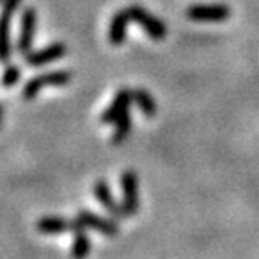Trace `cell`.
<instances>
[{
  "label": "cell",
  "instance_id": "3",
  "mask_svg": "<svg viewBox=\"0 0 259 259\" xmlns=\"http://www.w3.org/2000/svg\"><path fill=\"white\" fill-rule=\"evenodd\" d=\"M126 9H128L132 22L141 25L142 31H144L151 40H164V38H166L167 27L160 18H155L148 9L141 8V6H130V8H126Z\"/></svg>",
  "mask_w": 259,
  "mask_h": 259
},
{
  "label": "cell",
  "instance_id": "14",
  "mask_svg": "<svg viewBox=\"0 0 259 259\" xmlns=\"http://www.w3.org/2000/svg\"><path fill=\"white\" fill-rule=\"evenodd\" d=\"M132 126H134V117H132V112H130V110H126L121 117L115 121V130H113L112 139H110V141H112V144H115V146L122 144V142L130 137Z\"/></svg>",
  "mask_w": 259,
  "mask_h": 259
},
{
  "label": "cell",
  "instance_id": "4",
  "mask_svg": "<svg viewBox=\"0 0 259 259\" xmlns=\"http://www.w3.org/2000/svg\"><path fill=\"white\" fill-rule=\"evenodd\" d=\"M34 34H36V9L32 6H27L22 11L20 18V32H18V40H16V53L20 56H25L32 51L34 45Z\"/></svg>",
  "mask_w": 259,
  "mask_h": 259
},
{
  "label": "cell",
  "instance_id": "15",
  "mask_svg": "<svg viewBox=\"0 0 259 259\" xmlns=\"http://www.w3.org/2000/svg\"><path fill=\"white\" fill-rule=\"evenodd\" d=\"M134 103L146 117H153L157 113V103L146 89H134Z\"/></svg>",
  "mask_w": 259,
  "mask_h": 259
},
{
  "label": "cell",
  "instance_id": "12",
  "mask_svg": "<svg viewBox=\"0 0 259 259\" xmlns=\"http://www.w3.org/2000/svg\"><path fill=\"white\" fill-rule=\"evenodd\" d=\"M132 22L130 18L128 9H119L117 13H113L112 20H110V27H108V40L112 45L119 47V45L124 44L126 40V27Z\"/></svg>",
  "mask_w": 259,
  "mask_h": 259
},
{
  "label": "cell",
  "instance_id": "5",
  "mask_svg": "<svg viewBox=\"0 0 259 259\" xmlns=\"http://www.w3.org/2000/svg\"><path fill=\"white\" fill-rule=\"evenodd\" d=\"M121 187H122V210L124 216H135L139 210V178L134 169H124L121 175Z\"/></svg>",
  "mask_w": 259,
  "mask_h": 259
},
{
  "label": "cell",
  "instance_id": "13",
  "mask_svg": "<svg viewBox=\"0 0 259 259\" xmlns=\"http://www.w3.org/2000/svg\"><path fill=\"white\" fill-rule=\"evenodd\" d=\"M36 231L45 236H60L70 232V220L63 216H41L36 222Z\"/></svg>",
  "mask_w": 259,
  "mask_h": 259
},
{
  "label": "cell",
  "instance_id": "17",
  "mask_svg": "<svg viewBox=\"0 0 259 259\" xmlns=\"http://www.w3.org/2000/svg\"><path fill=\"white\" fill-rule=\"evenodd\" d=\"M2 113H4V108H2V105H0V119H2Z\"/></svg>",
  "mask_w": 259,
  "mask_h": 259
},
{
  "label": "cell",
  "instance_id": "11",
  "mask_svg": "<svg viewBox=\"0 0 259 259\" xmlns=\"http://www.w3.org/2000/svg\"><path fill=\"white\" fill-rule=\"evenodd\" d=\"M94 196H96L97 202L101 203V205L108 210L110 216H112L113 220H117V222H119V220L126 218L124 210H122V205L113 200L112 189H110L108 182H106L105 178H99V180H96V184H94Z\"/></svg>",
  "mask_w": 259,
  "mask_h": 259
},
{
  "label": "cell",
  "instance_id": "16",
  "mask_svg": "<svg viewBox=\"0 0 259 259\" xmlns=\"http://www.w3.org/2000/svg\"><path fill=\"white\" fill-rule=\"evenodd\" d=\"M22 77V69L20 65H8L4 69V72H2V77H0V83H2V87L4 89H13V87L20 81Z\"/></svg>",
  "mask_w": 259,
  "mask_h": 259
},
{
  "label": "cell",
  "instance_id": "7",
  "mask_svg": "<svg viewBox=\"0 0 259 259\" xmlns=\"http://www.w3.org/2000/svg\"><path fill=\"white\" fill-rule=\"evenodd\" d=\"M76 216L83 222V225H85L87 229H92V231L99 232V234L106 236V238H115V236L119 234L117 220L99 216V214H96L94 210H89V209H81Z\"/></svg>",
  "mask_w": 259,
  "mask_h": 259
},
{
  "label": "cell",
  "instance_id": "1",
  "mask_svg": "<svg viewBox=\"0 0 259 259\" xmlns=\"http://www.w3.org/2000/svg\"><path fill=\"white\" fill-rule=\"evenodd\" d=\"M22 0H2L0 2V63H9L13 56L11 47V20L20 8Z\"/></svg>",
  "mask_w": 259,
  "mask_h": 259
},
{
  "label": "cell",
  "instance_id": "6",
  "mask_svg": "<svg viewBox=\"0 0 259 259\" xmlns=\"http://www.w3.org/2000/svg\"><path fill=\"white\" fill-rule=\"evenodd\" d=\"M186 15L193 22H225L231 18V9L223 4H194Z\"/></svg>",
  "mask_w": 259,
  "mask_h": 259
},
{
  "label": "cell",
  "instance_id": "10",
  "mask_svg": "<svg viewBox=\"0 0 259 259\" xmlns=\"http://www.w3.org/2000/svg\"><path fill=\"white\" fill-rule=\"evenodd\" d=\"M132 103H134V90L130 89L117 90V94L113 97V101L110 103V106L99 115V122L101 124H115V121L121 117L122 113L126 110H130Z\"/></svg>",
  "mask_w": 259,
  "mask_h": 259
},
{
  "label": "cell",
  "instance_id": "8",
  "mask_svg": "<svg viewBox=\"0 0 259 259\" xmlns=\"http://www.w3.org/2000/svg\"><path fill=\"white\" fill-rule=\"evenodd\" d=\"M65 54H67V45L63 41H53L40 51H31L29 54H25L24 60L29 67H44V65L61 60Z\"/></svg>",
  "mask_w": 259,
  "mask_h": 259
},
{
  "label": "cell",
  "instance_id": "2",
  "mask_svg": "<svg viewBox=\"0 0 259 259\" xmlns=\"http://www.w3.org/2000/svg\"><path fill=\"white\" fill-rule=\"evenodd\" d=\"M72 81V72L65 69H58V70H49L44 74H36L27 81L22 89V97L25 101H31L38 96L41 89L45 87H65L67 83Z\"/></svg>",
  "mask_w": 259,
  "mask_h": 259
},
{
  "label": "cell",
  "instance_id": "9",
  "mask_svg": "<svg viewBox=\"0 0 259 259\" xmlns=\"http://www.w3.org/2000/svg\"><path fill=\"white\" fill-rule=\"evenodd\" d=\"M70 232L74 234L72 247H70L72 259H87L90 250H92V239L87 232V227L83 225V222L77 216L70 220Z\"/></svg>",
  "mask_w": 259,
  "mask_h": 259
},
{
  "label": "cell",
  "instance_id": "18",
  "mask_svg": "<svg viewBox=\"0 0 259 259\" xmlns=\"http://www.w3.org/2000/svg\"><path fill=\"white\" fill-rule=\"evenodd\" d=\"M0 124H2V119H0Z\"/></svg>",
  "mask_w": 259,
  "mask_h": 259
},
{
  "label": "cell",
  "instance_id": "19",
  "mask_svg": "<svg viewBox=\"0 0 259 259\" xmlns=\"http://www.w3.org/2000/svg\"><path fill=\"white\" fill-rule=\"evenodd\" d=\"M0 2H2V0H0Z\"/></svg>",
  "mask_w": 259,
  "mask_h": 259
}]
</instances>
